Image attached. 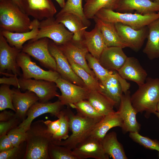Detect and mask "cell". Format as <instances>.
<instances>
[{
	"label": "cell",
	"instance_id": "6da1fadb",
	"mask_svg": "<svg viewBox=\"0 0 159 159\" xmlns=\"http://www.w3.org/2000/svg\"><path fill=\"white\" fill-rule=\"evenodd\" d=\"M26 152L23 159H50L48 153L52 135L43 120L32 122L26 132Z\"/></svg>",
	"mask_w": 159,
	"mask_h": 159
},
{
	"label": "cell",
	"instance_id": "7a4b0ae2",
	"mask_svg": "<svg viewBox=\"0 0 159 159\" xmlns=\"http://www.w3.org/2000/svg\"><path fill=\"white\" fill-rule=\"evenodd\" d=\"M29 16L11 0H0V30L14 32L31 29Z\"/></svg>",
	"mask_w": 159,
	"mask_h": 159
},
{
	"label": "cell",
	"instance_id": "3957f363",
	"mask_svg": "<svg viewBox=\"0 0 159 159\" xmlns=\"http://www.w3.org/2000/svg\"><path fill=\"white\" fill-rule=\"evenodd\" d=\"M0 84L12 85L23 91L28 90L34 93L42 102L49 101L59 95L55 82L44 80L25 79L17 76H3L0 78Z\"/></svg>",
	"mask_w": 159,
	"mask_h": 159
},
{
	"label": "cell",
	"instance_id": "277c9868",
	"mask_svg": "<svg viewBox=\"0 0 159 159\" xmlns=\"http://www.w3.org/2000/svg\"><path fill=\"white\" fill-rule=\"evenodd\" d=\"M131 96L132 104L137 113L145 112L148 117L156 111L159 101V78H147L145 82L138 86Z\"/></svg>",
	"mask_w": 159,
	"mask_h": 159
},
{
	"label": "cell",
	"instance_id": "5b68a950",
	"mask_svg": "<svg viewBox=\"0 0 159 159\" xmlns=\"http://www.w3.org/2000/svg\"><path fill=\"white\" fill-rule=\"evenodd\" d=\"M69 129L72 134L65 140L52 143L72 150L90 136L94 126L100 120L87 117L78 113L75 115L69 109Z\"/></svg>",
	"mask_w": 159,
	"mask_h": 159
},
{
	"label": "cell",
	"instance_id": "8992f818",
	"mask_svg": "<svg viewBox=\"0 0 159 159\" xmlns=\"http://www.w3.org/2000/svg\"><path fill=\"white\" fill-rule=\"evenodd\" d=\"M95 16L104 21L120 23L137 30L159 18V12L143 15L138 13H122L103 8L98 11Z\"/></svg>",
	"mask_w": 159,
	"mask_h": 159
},
{
	"label": "cell",
	"instance_id": "52a82bcc",
	"mask_svg": "<svg viewBox=\"0 0 159 159\" xmlns=\"http://www.w3.org/2000/svg\"><path fill=\"white\" fill-rule=\"evenodd\" d=\"M73 36L72 33L53 17L40 21L38 33L35 39L32 40L46 37L52 40L57 45H60L71 40Z\"/></svg>",
	"mask_w": 159,
	"mask_h": 159
},
{
	"label": "cell",
	"instance_id": "ba28073f",
	"mask_svg": "<svg viewBox=\"0 0 159 159\" xmlns=\"http://www.w3.org/2000/svg\"><path fill=\"white\" fill-rule=\"evenodd\" d=\"M16 60L22 72L21 77L24 79L33 78L55 82L61 77L56 71H46L41 68L32 60L29 54L22 51L19 53Z\"/></svg>",
	"mask_w": 159,
	"mask_h": 159
},
{
	"label": "cell",
	"instance_id": "9c48e42d",
	"mask_svg": "<svg viewBox=\"0 0 159 159\" xmlns=\"http://www.w3.org/2000/svg\"><path fill=\"white\" fill-rule=\"evenodd\" d=\"M50 40L44 37L36 40H30L24 45L22 51L39 62L43 67L57 71L56 62L49 49Z\"/></svg>",
	"mask_w": 159,
	"mask_h": 159
},
{
	"label": "cell",
	"instance_id": "30bf717a",
	"mask_svg": "<svg viewBox=\"0 0 159 159\" xmlns=\"http://www.w3.org/2000/svg\"><path fill=\"white\" fill-rule=\"evenodd\" d=\"M55 82L61 93L57 97L63 105L69 106L87 99L89 92L87 87L74 84L61 77Z\"/></svg>",
	"mask_w": 159,
	"mask_h": 159
},
{
	"label": "cell",
	"instance_id": "8fae6325",
	"mask_svg": "<svg viewBox=\"0 0 159 159\" xmlns=\"http://www.w3.org/2000/svg\"><path fill=\"white\" fill-rule=\"evenodd\" d=\"M57 46L68 61H71L80 65L91 75L96 78L87 62L86 56L89 52L83 39L77 41L72 39L63 44Z\"/></svg>",
	"mask_w": 159,
	"mask_h": 159
},
{
	"label": "cell",
	"instance_id": "7c38bea8",
	"mask_svg": "<svg viewBox=\"0 0 159 159\" xmlns=\"http://www.w3.org/2000/svg\"><path fill=\"white\" fill-rule=\"evenodd\" d=\"M22 50L11 46L4 37L0 33V74L6 71L11 72L15 76H21L17 58Z\"/></svg>",
	"mask_w": 159,
	"mask_h": 159
},
{
	"label": "cell",
	"instance_id": "4fadbf2b",
	"mask_svg": "<svg viewBox=\"0 0 159 159\" xmlns=\"http://www.w3.org/2000/svg\"><path fill=\"white\" fill-rule=\"evenodd\" d=\"M48 47L50 53L56 62L57 72L61 77L74 84L87 87L82 80L74 72L67 58L58 46L50 40Z\"/></svg>",
	"mask_w": 159,
	"mask_h": 159
},
{
	"label": "cell",
	"instance_id": "5bb4252c",
	"mask_svg": "<svg viewBox=\"0 0 159 159\" xmlns=\"http://www.w3.org/2000/svg\"><path fill=\"white\" fill-rule=\"evenodd\" d=\"M63 105L58 100L54 102H42L38 101L29 108L26 113V117L18 126L21 131L26 132L30 127L33 121L38 117L44 114L49 113L57 117Z\"/></svg>",
	"mask_w": 159,
	"mask_h": 159
},
{
	"label": "cell",
	"instance_id": "9a60e30c",
	"mask_svg": "<svg viewBox=\"0 0 159 159\" xmlns=\"http://www.w3.org/2000/svg\"><path fill=\"white\" fill-rule=\"evenodd\" d=\"M115 25L119 36L128 47L136 52L138 51L147 38V26L136 30L120 23H115Z\"/></svg>",
	"mask_w": 159,
	"mask_h": 159
},
{
	"label": "cell",
	"instance_id": "2e32d148",
	"mask_svg": "<svg viewBox=\"0 0 159 159\" xmlns=\"http://www.w3.org/2000/svg\"><path fill=\"white\" fill-rule=\"evenodd\" d=\"M124 93L121 97L118 110L123 122L122 129L125 132H139L140 125L136 119L138 113L132 104L130 92L128 90Z\"/></svg>",
	"mask_w": 159,
	"mask_h": 159
},
{
	"label": "cell",
	"instance_id": "e0dca14e",
	"mask_svg": "<svg viewBox=\"0 0 159 159\" xmlns=\"http://www.w3.org/2000/svg\"><path fill=\"white\" fill-rule=\"evenodd\" d=\"M22 9L29 16L39 21L53 17L57 12L52 0H23Z\"/></svg>",
	"mask_w": 159,
	"mask_h": 159
},
{
	"label": "cell",
	"instance_id": "ac0fdd59",
	"mask_svg": "<svg viewBox=\"0 0 159 159\" xmlns=\"http://www.w3.org/2000/svg\"><path fill=\"white\" fill-rule=\"evenodd\" d=\"M72 150L79 159H109V156L103 150L101 141L90 135L79 143Z\"/></svg>",
	"mask_w": 159,
	"mask_h": 159
},
{
	"label": "cell",
	"instance_id": "d6986e66",
	"mask_svg": "<svg viewBox=\"0 0 159 159\" xmlns=\"http://www.w3.org/2000/svg\"><path fill=\"white\" fill-rule=\"evenodd\" d=\"M117 71L122 78L135 82L138 86L145 82L148 75L138 60L134 57H127L124 65Z\"/></svg>",
	"mask_w": 159,
	"mask_h": 159
},
{
	"label": "cell",
	"instance_id": "ffe728a7",
	"mask_svg": "<svg viewBox=\"0 0 159 159\" xmlns=\"http://www.w3.org/2000/svg\"><path fill=\"white\" fill-rule=\"evenodd\" d=\"M12 103L16 116L23 121L26 117L27 112L31 106L39 101V98L34 92L26 90L22 92L20 90L13 88Z\"/></svg>",
	"mask_w": 159,
	"mask_h": 159
},
{
	"label": "cell",
	"instance_id": "44dd1931",
	"mask_svg": "<svg viewBox=\"0 0 159 159\" xmlns=\"http://www.w3.org/2000/svg\"><path fill=\"white\" fill-rule=\"evenodd\" d=\"M122 49L118 47H106L98 59L99 62L108 70L117 71L124 65L127 57Z\"/></svg>",
	"mask_w": 159,
	"mask_h": 159
},
{
	"label": "cell",
	"instance_id": "7402d4cb",
	"mask_svg": "<svg viewBox=\"0 0 159 159\" xmlns=\"http://www.w3.org/2000/svg\"><path fill=\"white\" fill-rule=\"evenodd\" d=\"M40 21L34 19L31 21V29L27 32H14L0 30V33L4 37L9 44L11 46L21 49L26 41L35 38L39 31Z\"/></svg>",
	"mask_w": 159,
	"mask_h": 159
},
{
	"label": "cell",
	"instance_id": "603a6c76",
	"mask_svg": "<svg viewBox=\"0 0 159 159\" xmlns=\"http://www.w3.org/2000/svg\"><path fill=\"white\" fill-rule=\"evenodd\" d=\"M133 10L143 15L159 12V2L150 0H120L116 10L124 13Z\"/></svg>",
	"mask_w": 159,
	"mask_h": 159
},
{
	"label": "cell",
	"instance_id": "cb8c5ba5",
	"mask_svg": "<svg viewBox=\"0 0 159 159\" xmlns=\"http://www.w3.org/2000/svg\"><path fill=\"white\" fill-rule=\"evenodd\" d=\"M124 80L118 72L112 73L105 80L100 82L101 87L100 92L115 105L120 103L123 92L120 82Z\"/></svg>",
	"mask_w": 159,
	"mask_h": 159
},
{
	"label": "cell",
	"instance_id": "d4e9b609",
	"mask_svg": "<svg viewBox=\"0 0 159 159\" xmlns=\"http://www.w3.org/2000/svg\"><path fill=\"white\" fill-rule=\"evenodd\" d=\"M93 19L99 29L107 47H128L119 36L115 23L102 21L95 16Z\"/></svg>",
	"mask_w": 159,
	"mask_h": 159
},
{
	"label": "cell",
	"instance_id": "484cf974",
	"mask_svg": "<svg viewBox=\"0 0 159 159\" xmlns=\"http://www.w3.org/2000/svg\"><path fill=\"white\" fill-rule=\"evenodd\" d=\"M122 120L119 112L115 111L104 116L98 122L90 135L101 141L111 128L117 127L122 128Z\"/></svg>",
	"mask_w": 159,
	"mask_h": 159
},
{
	"label": "cell",
	"instance_id": "4316f807",
	"mask_svg": "<svg viewBox=\"0 0 159 159\" xmlns=\"http://www.w3.org/2000/svg\"><path fill=\"white\" fill-rule=\"evenodd\" d=\"M83 40L89 53L99 59L106 46L100 30L95 24L94 28L91 31H85Z\"/></svg>",
	"mask_w": 159,
	"mask_h": 159
},
{
	"label": "cell",
	"instance_id": "83f0119b",
	"mask_svg": "<svg viewBox=\"0 0 159 159\" xmlns=\"http://www.w3.org/2000/svg\"><path fill=\"white\" fill-rule=\"evenodd\" d=\"M55 19L73 33V39L77 41L83 39L84 34L88 27L78 16L71 13L57 14Z\"/></svg>",
	"mask_w": 159,
	"mask_h": 159
},
{
	"label": "cell",
	"instance_id": "f1b7e54d",
	"mask_svg": "<svg viewBox=\"0 0 159 159\" xmlns=\"http://www.w3.org/2000/svg\"><path fill=\"white\" fill-rule=\"evenodd\" d=\"M148 34L146 44L143 50L150 60L159 58V18L147 26Z\"/></svg>",
	"mask_w": 159,
	"mask_h": 159
},
{
	"label": "cell",
	"instance_id": "f546056e",
	"mask_svg": "<svg viewBox=\"0 0 159 159\" xmlns=\"http://www.w3.org/2000/svg\"><path fill=\"white\" fill-rule=\"evenodd\" d=\"M101 142L105 153L112 158L127 159L122 146L117 140L115 132L107 134Z\"/></svg>",
	"mask_w": 159,
	"mask_h": 159
},
{
	"label": "cell",
	"instance_id": "4dcf8cb0",
	"mask_svg": "<svg viewBox=\"0 0 159 159\" xmlns=\"http://www.w3.org/2000/svg\"><path fill=\"white\" fill-rule=\"evenodd\" d=\"M87 100L103 116L115 111V104L98 91L89 90Z\"/></svg>",
	"mask_w": 159,
	"mask_h": 159
},
{
	"label": "cell",
	"instance_id": "1f68e13d",
	"mask_svg": "<svg viewBox=\"0 0 159 159\" xmlns=\"http://www.w3.org/2000/svg\"><path fill=\"white\" fill-rule=\"evenodd\" d=\"M120 0H90L86 2L83 10L86 17L93 19L97 12L104 8L116 10Z\"/></svg>",
	"mask_w": 159,
	"mask_h": 159
},
{
	"label": "cell",
	"instance_id": "d6a6232c",
	"mask_svg": "<svg viewBox=\"0 0 159 159\" xmlns=\"http://www.w3.org/2000/svg\"><path fill=\"white\" fill-rule=\"evenodd\" d=\"M76 74L83 81L90 90L101 91V85L98 80L88 73L83 68L74 62L68 61Z\"/></svg>",
	"mask_w": 159,
	"mask_h": 159
},
{
	"label": "cell",
	"instance_id": "836d02e7",
	"mask_svg": "<svg viewBox=\"0 0 159 159\" xmlns=\"http://www.w3.org/2000/svg\"><path fill=\"white\" fill-rule=\"evenodd\" d=\"M82 0H67L63 7L57 14L71 13L78 16L87 27L91 23L85 17L82 5Z\"/></svg>",
	"mask_w": 159,
	"mask_h": 159
},
{
	"label": "cell",
	"instance_id": "e575fe53",
	"mask_svg": "<svg viewBox=\"0 0 159 159\" xmlns=\"http://www.w3.org/2000/svg\"><path fill=\"white\" fill-rule=\"evenodd\" d=\"M69 109H62L60 112L58 118L60 122V127L57 132L52 138V142L65 140L69 137Z\"/></svg>",
	"mask_w": 159,
	"mask_h": 159
},
{
	"label": "cell",
	"instance_id": "d590c367",
	"mask_svg": "<svg viewBox=\"0 0 159 159\" xmlns=\"http://www.w3.org/2000/svg\"><path fill=\"white\" fill-rule=\"evenodd\" d=\"M69 106L76 109L77 113L89 118L100 120L104 117L87 100H81Z\"/></svg>",
	"mask_w": 159,
	"mask_h": 159
},
{
	"label": "cell",
	"instance_id": "8d00e7d4",
	"mask_svg": "<svg viewBox=\"0 0 159 159\" xmlns=\"http://www.w3.org/2000/svg\"><path fill=\"white\" fill-rule=\"evenodd\" d=\"M48 153L50 159H79L72 150L52 142L49 145Z\"/></svg>",
	"mask_w": 159,
	"mask_h": 159
},
{
	"label": "cell",
	"instance_id": "74e56055",
	"mask_svg": "<svg viewBox=\"0 0 159 159\" xmlns=\"http://www.w3.org/2000/svg\"><path fill=\"white\" fill-rule=\"evenodd\" d=\"M86 58L89 67L92 70L96 78L100 82L105 80L113 73L104 68L99 60L89 52L86 54Z\"/></svg>",
	"mask_w": 159,
	"mask_h": 159
},
{
	"label": "cell",
	"instance_id": "f35d334b",
	"mask_svg": "<svg viewBox=\"0 0 159 159\" xmlns=\"http://www.w3.org/2000/svg\"><path fill=\"white\" fill-rule=\"evenodd\" d=\"M10 85L1 84L0 87V110L2 111L9 108L15 112L12 103L13 90Z\"/></svg>",
	"mask_w": 159,
	"mask_h": 159
},
{
	"label": "cell",
	"instance_id": "ab89813d",
	"mask_svg": "<svg viewBox=\"0 0 159 159\" xmlns=\"http://www.w3.org/2000/svg\"><path fill=\"white\" fill-rule=\"evenodd\" d=\"M129 136L134 141L145 148L159 152V142L157 140L143 136L140 135L139 132H130Z\"/></svg>",
	"mask_w": 159,
	"mask_h": 159
},
{
	"label": "cell",
	"instance_id": "60d3db41",
	"mask_svg": "<svg viewBox=\"0 0 159 159\" xmlns=\"http://www.w3.org/2000/svg\"><path fill=\"white\" fill-rule=\"evenodd\" d=\"M26 141L18 146L14 147L6 151L0 152V159H17L22 158L24 156L26 145L24 146Z\"/></svg>",
	"mask_w": 159,
	"mask_h": 159
},
{
	"label": "cell",
	"instance_id": "b9f144b4",
	"mask_svg": "<svg viewBox=\"0 0 159 159\" xmlns=\"http://www.w3.org/2000/svg\"><path fill=\"white\" fill-rule=\"evenodd\" d=\"M14 147L18 146L26 141V132L20 130L18 126L10 130L7 134Z\"/></svg>",
	"mask_w": 159,
	"mask_h": 159
},
{
	"label": "cell",
	"instance_id": "7bdbcfd3",
	"mask_svg": "<svg viewBox=\"0 0 159 159\" xmlns=\"http://www.w3.org/2000/svg\"><path fill=\"white\" fill-rule=\"evenodd\" d=\"M22 121L16 116L6 121H0V137L6 134L11 129L16 128L20 125Z\"/></svg>",
	"mask_w": 159,
	"mask_h": 159
},
{
	"label": "cell",
	"instance_id": "ee69618b",
	"mask_svg": "<svg viewBox=\"0 0 159 159\" xmlns=\"http://www.w3.org/2000/svg\"><path fill=\"white\" fill-rule=\"evenodd\" d=\"M44 122L47 126L48 132L52 135V137L57 132L59 129L60 122L59 119L54 121L47 120L44 121Z\"/></svg>",
	"mask_w": 159,
	"mask_h": 159
},
{
	"label": "cell",
	"instance_id": "f6af8a7d",
	"mask_svg": "<svg viewBox=\"0 0 159 159\" xmlns=\"http://www.w3.org/2000/svg\"><path fill=\"white\" fill-rule=\"evenodd\" d=\"M0 152L8 150L14 147L7 134L0 137Z\"/></svg>",
	"mask_w": 159,
	"mask_h": 159
},
{
	"label": "cell",
	"instance_id": "bcb514c9",
	"mask_svg": "<svg viewBox=\"0 0 159 159\" xmlns=\"http://www.w3.org/2000/svg\"><path fill=\"white\" fill-rule=\"evenodd\" d=\"M16 116L15 112L10 111L4 110L0 113V121H8Z\"/></svg>",
	"mask_w": 159,
	"mask_h": 159
},
{
	"label": "cell",
	"instance_id": "7dc6e473",
	"mask_svg": "<svg viewBox=\"0 0 159 159\" xmlns=\"http://www.w3.org/2000/svg\"><path fill=\"white\" fill-rule=\"evenodd\" d=\"M17 5L23 11L22 5L23 0H11Z\"/></svg>",
	"mask_w": 159,
	"mask_h": 159
},
{
	"label": "cell",
	"instance_id": "c3c4849f",
	"mask_svg": "<svg viewBox=\"0 0 159 159\" xmlns=\"http://www.w3.org/2000/svg\"><path fill=\"white\" fill-rule=\"evenodd\" d=\"M59 4V6L62 8L64 7L65 4V0H55Z\"/></svg>",
	"mask_w": 159,
	"mask_h": 159
},
{
	"label": "cell",
	"instance_id": "681fc988",
	"mask_svg": "<svg viewBox=\"0 0 159 159\" xmlns=\"http://www.w3.org/2000/svg\"><path fill=\"white\" fill-rule=\"evenodd\" d=\"M156 111L159 113V101H158L156 106Z\"/></svg>",
	"mask_w": 159,
	"mask_h": 159
},
{
	"label": "cell",
	"instance_id": "f907efd6",
	"mask_svg": "<svg viewBox=\"0 0 159 159\" xmlns=\"http://www.w3.org/2000/svg\"><path fill=\"white\" fill-rule=\"evenodd\" d=\"M159 119V113L156 112L154 114Z\"/></svg>",
	"mask_w": 159,
	"mask_h": 159
},
{
	"label": "cell",
	"instance_id": "816d5d0a",
	"mask_svg": "<svg viewBox=\"0 0 159 159\" xmlns=\"http://www.w3.org/2000/svg\"><path fill=\"white\" fill-rule=\"evenodd\" d=\"M153 2H159V0H150Z\"/></svg>",
	"mask_w": 159,
	"mask_h": 159
},
{
	"label": "cell",
	"instance_id": "f5cc1de1",
	"mask_svg": "<svg viewBox=\"0 0 159 159\" xmlns=\"http://www.w3.org/2000/svg\"><path fill=\"white\" fill-rule=\"evenodd\" d=\"M90 0H85V2H87Z\"/></svg>",
	"mask_w": 159,
	"mask_h": 159
}]
</instances>
